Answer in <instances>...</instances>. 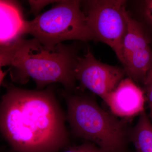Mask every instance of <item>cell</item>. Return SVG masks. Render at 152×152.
<instances>
[{"label": "cell", "instance_id": "9c48e42d", "mask_svg": "<svg viewBox=\"0 0 152 152\" xmlns=\"http://www.w3.org/2000/svg\"><path fill=\"white\" fill-rule=\"evenodd\" d=\"M1 49L5 48L21 39L26 34V20L18 3L15 1H0Z\"/></svg>", "mask_w": 152, "mask_h": 152}, {"label": "cell", "instance_id": "5bb4252c", "mask_svg": "<svg viewBox=\"0 0 152 152\" xmlns=\"http://www.w3.org/2000/svg\"><path fill=\"white\" fill-rule=\"evenodd\" d=\"M145 14L149 21L152 24V0L147 1L146 2Z\"/></svg>", "mask_w": 152, "mask_h": 152}, {"label": "cell", "instance_id": "7a4b0ae2", "mask_svg": "<svg viewBox=\"0 0 152 152\" xmlns=\"http://www.w3.org/2000/svg\"><path fill=\"white\" fill-rule=\"evenodd\" d=\"M78 57L72 46L61 43L49 49L35 38H21L11 46L1 49V66H10L11 79L16 83L24 84L31 78L37 90L59 83L66 91L73 92Z\"/></svg>", "mask_w": 152, "mask_h": 152}, {"label": "cell", "instance_id": "6da1fadb", "mask_svg": "<svg viewBox=\"0 0 152 152\" xmlns=\"http://www.w3.org/2000/svg\"><path fill=\"white\" fill-rule=\"evenodd\" d=\"M0 104V129L15 152H58L68 146L66 115L53 86L29 90L6 84Z\"/></svg>", "mask_w": 152, "mask_h": 152}, {"label": "cell", "instance_id": "5b68a950", "mask_svg": "<svg viewBox=\"0 0 152 152\" xmlns=\"http://www.w3.org/2000/svg\"><path fill=\"white\" fill-rule=\"evenodd\" d=\"M126 3L121 0L82 2L88 26L96 41H101L110 47L121 62L129 14Z\"/></svg>", "mask_w": 152, "mask_h": 152}, {"label": "cell", "instance_id": "7c38bea8", "mask_svg": "<svg viewBox=\"0 0 152 152\" xmlns=\"http://www.w3.org/2000/svg\"><path fill=\"white\" fill-rule=\"evenodd\" d=\"M144 84L149 107V118L152 123V69L148 72Z\"/></svg>", "mask_w": 152, "mask_h": 152}, {"label": "cell", "instance_id": "ba28073f", "mask_svg": "<svg viewBox=\"0 0 152 152\" xmlns=\"http://www.w3.org/2000/svg\"><path fill=\"white\" fill-rule=\"evenodd\" d=\"M104 102L114 115L122 118H130L145 110L143 91L129 77L123 79Z\"/></svg>", "mask_w": 152, "mask_h": 152}, {"label": "cell", "instance_id": "30bf717a", "mask_svg": "<svg viewBox=\"0 0 152 152\" xmlns=\"http://www.w3.org/2000/svg\"><path fill=\"white\" fill-rule=\"evenodd\" d=\"M136 152H152V123L144 110L131 134Z\"/></svg>", "mask_w": 152, "mask_h": 152}, {"label": "cell", "instance_id": "4fadbf2b", "mask_svg": "<svg viewBox=\"0 0 152 152\" xmlns=\"http://www.w3.org/2000/svg\"><path fill=\"white\" fill-rule=\"evenodd\" d=\"M59 1H29L31 6V11L35 14H38L42 9L46 6L48 4L51 3L58 2Z\"/></svg>", "mask_w": 152, "mask_h": 152}, {"label": "cell", "instance_id": "52a82bcc", "mask_svg": "<svg viewBox=\"0 0 152 152\" xmlns=\"http://www.w3.org/2000/svg\"><path fill=\"white\" fill-rule=\"evenodd\" d=\"M121 62L129 78L136 83H144L148 72L152 69V51L143 29L130 14L123 41Z\"/></svg>", "mask_w": 152, "mask_h": 152}, {"label": "cell", "instance_id": "277c9868", "mask_svg": "<svg viewBox=\"0 0 152 152\" xmlns=\"http://www.w3.org/2000/svg\"><path fill=\"white\" fill-rule=\"evenodd\" d=\"M80 1H60L32 20L26 21V34L49 49L66 40L96 41Z\"/></svg>", "mask_w": 152, "mask_h": 152}, {"label": "cell", "instance_id": "8fae6325", "mask_svg": "<svg viewBox=\"0 0 152 152\" xmlns=\"http://www.w3.org/2000/svg\"><path fill=\"white\" fill-rule=\"evenodd\" d=\"M63 152H106L102 149L91 142L87 141L81 145L68 147Z\"/></svg>", "mask_w": 152, "mask_h": 152}, {"label": "cell", "instance_id": "8992f818", "mask_svg": "<svg viewBox=\"0 0 152 152\" xmlns=\"http://www.w3.org/2000/svg\"><path fill=\"white\" fill-rule=\"evenodd\" d=\"M124 69L97 60L89 50L78 57L75 67V77L82 86L97 95L105 102L108 96L124 79Z\"/></svg>", "mask_w": 152, "mask_h": 152}, {"label": "cell", "instance_id": "3957f363", "mask_svg": "<svg viewBox=\"0 0 152 152\" xmlns=\"http://www.w3.org/2000/svg\"><path fill=\"white\" fill-rule=\"evenodd\" d=\"M72 132L106 152H124L126 132L123 121L105 111L88 96L62 90Z\"/></svg>", "mask_w": 152, "mask_h": 152}]
</instances>
